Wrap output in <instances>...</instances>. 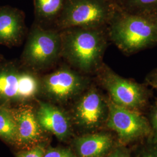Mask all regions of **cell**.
Instances as JSON below:
<instances>
[{
    "instance_id": "8fae6325",
    "label": "cell",
    "mask_w": 157,
    "mask_h": 157,
    "mask_svg": "<svg viewBox=\"0 0 157 157\" xmlns=\"http://www.w3.org/2000/svg\"><path fill=\"white\" fill-rule=\"evenodd\" d=\"M36 115L43 131L54 135L58 139L63 140L70 135L71 122L67 114L53 104L40 101Z\"/></svg>"
},
{
    "instance_id": "ac0fdd59",
    "label": "cell",
    "mask_w": 157,
    "mask_h": 157,
    "mask_svg": "<svg viewBox=\"0 0 157 157\" xmlns=\"http://www.w3.org/2000/svg\"><path fill=\"white\" fill-rule=\"evenodd\" d=\"M44 151V147L39 144L18 152L16 154V157H43Z\"/></svg>"
},
{
    "instance_id": "cb8c5ba5",
    "label": "cell",
    "mask_w": 157,
    "mask_h": 157,
    "mask_svg": "<svg viewBox=\"0 0 157 157\" xmlns=\"http://www.w3.org/2000/svg\"><path fill=\"white\" fill-rule=\"evenodd\" d=\"M108 1H109L110 2H111L112 4L116 5V6H119L120 5L122 4V2L124 1V0H107Z\"/></svg>"
},
{
    "instance_id": "30bf717a",
    "label": "cell",
    "mask_w": 157,
    "mask_h": 157,
    "mask_svg": "<svg viewBox=\"0 0 157 157\" xmlns=\"http://www.w3.org/2000/svg\"><path fill=\"white\" fill-rule=\"evenodd\" d=\"M11 110L17 126L14 144L23 150L40 144L44 131L37 121L36 110L26 103Z\"/></svg>"
},
{
    "instance_id": "7a4b0ae2",
    "label": "cell",
    "mask_w": 157,
    "mask_h": 157,
    "mask_svg": "<svg viewBox=\"0 0 157 157\" xmlns=\"http://www.w3.org/2000/svg\"><path fill=\"white\" fill-rule=\"evenodd\" d=\"M109 41L130 55L157 44V23L146 15L123 11L118 6L107 27Z\"/></svg>"
},
{
    "instance_id": "603a6c76",
    "label": "cell",
    "mask_w": 157,
    "mask_h": 157,
    "mask_svg": "<svg viewBox=\"0 0 157 157\" xmlns=\"http://www.w3.org/2000/svg\"><path fill=\"white\" fill-rule=\"evenodd\" d=\"M146 15L150 17L153 21H154L157 23V10L154 11L148 14H147Z\"/></svg>"
},
{
    "instance_id": "52a82bcc",
    "label": "cell",
    "mask_w": 157,
    "mask_h": 157,
    "mask_svg": "<svg viewBox=\"0 0 157 157\" xmlns=\"http://www.w3.org/2000/svg\"><path fill=\"white\" fill-rule=\"evenodd\" d=\"M37 73L25 67L6 68L0 71V99L25 104L40 92Z\"/></svg>"
},
{
    "instance_id": "5b68a950",
    "label": "cell",
    "mask_w": 157,
    "mask_h": 157,
    "mask_svg": "<svg viewBox=\"0 0 157 157\" xmlns=\"http://www.w3.org/2000/svg\"><path fill=\"white\" fill-rule=\"evenodd\" d=\"M95 75L115 104L139 112L146 107L148 94L144 85L124 78L104 63Z\"/></svg>"
},
{
    "instance_id": "9c48e42d",
    "label": "cell",
    "mask_w": 157,
    "mask_h": 157,
    "mask_svg": "<svg viewBox=\"0 0 157 157\" xmlns=\"http://www.w3.org/2000/svg\"><path fill=\"white\" fill-rule=\"evenodd\" d=\"M108 115V98L91 84L76 98L73 105V119L84 129L91 130L100 127L107 121Z\"/></svg>"
},
{
    "instance_id": "e0dca14e",
    "label": "cell",
    "mask_w": 157,
    "mask_h": 157,
    "mask_svg": "<svg viewBox=\"0 0 157 157\" xmlns=\"http://www.w3.org/2000/svg\"><path fill=\"white\" fill-rule=\"evenodd\" d=\"M43 157H78L67 148H50L45 150Z\"/></svg>"
},
{
    "instance_id": "8992f818",
    "label": "cell",
    "mask_w": 157,
    "mask_h": 157,
    "mask_svg": "<svg viewBox=\"0 0 157 157\" xmlns=\"http://www.w3.org/2000/svg\"><path fill=\"white\" fill-rule=\"evenodd\" d=\"M90 83L89 76L63 66L40 78V92L51 101L63 104L76 98Z\"/></svg>"
},
{
    "instance_id": "7402d4cb",
    "label": "cell",
    "mask_w": 157,
    "mask_h": 157,
    "mask_svg": "<svg viewBox=\"0 0 157 157\" xmlns=\"http://www.w3.org/2000/svg\"><path fill=\"white\" fill-rule=\"evenodd\" d=\"M142 157H157V149L146 152Z\"/></svg>"
},
{
    "instance_id": "3957f363",
    "label": "cell",
    "mask_w": 157,
    "mask_h": 157,
    "mask_svg": "<svg viewBox=\"0 0 157 157\" xmlns=\"http://www.w3.org/2000/svg\"><path fill=\"white\" fill-rule=\"evenodd\" d=\"M118 8L107 0H65L54 23L58 30L71 28H105Z\"/></svg>"
},
{
    "instance_id": "2e32d148",
    "label": "cell",
    "mask_w": 157,
    "mask_h": 157,
    "mask_svg": "<svg viewBox=\"0 0 157 157\" xmlns=\"http://www.w3.org/2000/svg\"><path fill=\"white\" fill-rule=\"evenodd\" d=\"M132 13L147 15L157 10V0H124L119 6Z\"/></svg>"
},
{
    "instance_id": "6da1fadb",
    "label": "cell",
    "mask_w": 157,
    "mask_h": 157,
    "mask_svg": "<svg viewBox=\"0 0 157 157\" xmlns=\"http://www.w3.org/2000/svg\"><path fill=\"white\" fill-rule=\"evenodd\" d=\"M60 32L61 58L69 67L89 76L101 67L109 41L107 28H71Z\"/></svg>"
},
{
    "instance_id": "7c38bea8",
    "label": "cell",
    "mask_w": 157,
    "mask_h": 157,
    "mask_svg": "<svg viewBox=\"0 0 157 157\" xmlns=\"http://www.w3.org/2000/svg\"><path fill=\"white\" fill-rule=\"evenodd\" d=\"M25 30L22 12L8 8L0 10V43H18L22 39Z\"/></svg>"
},
{
    "instance_id": "ba28073f",
    "label": "cell",
    "mask_w": 157,
    "mask_h": 157,
    "mask_svg": "<svg viewBox=\"0 0 157 157\" xmlns=\"http://www.w3.org/2000/svg\"><path fill=\"white\" fill-rule=\"evenodd\" d=\"M106 124L123 144L146 137L152 132L151 126L140 112L118 105L109 98Z\"/></svg>"
},
{
    "instance_id": "9a60e30c",
    "label": "cell",
    "mask_w": 157,
    "mask_h": 157,
    "mask_svg": "<svg viewBox=\"0 0 157 157\" xmlns=\"http://www.w3.org/2000/svg\"><path fill=\"white\" fill-rule=\"evenodd\" d=\"M16 135L17 126L11 109L0 107V138L14 144Z\"/></svg>"
},
{
    "instance_id": "5bb4252c",
    "label": "cell",
    "mask_w": 157,
    "mask_h": 157,
    "mask_svg": "<svg viewBox=\"0 0 157 157\" xmlns=\"http://www.w3.org/2000/svg\"><path fill=\"white\" fill-rule=\"evenodd\" d=\"M65 0H33L37 23H55L60 15Z\"/></svg>"
},
{
    "instance_id": "277c9868",
    "label": "cell",
    "mask_w": 157,
    "mask_h": 157,
    "mask_svg": "<svg viewBox=\"0 0 157 157\" xmlns=\"http://www.w3.org/2000/svg\"><path fill=\"white\" fill-rule=\"evenodd\" d=\"M61 56L60 32L36 23L29 33L23 51V67L37 73L52 66Z\"/></svg>"
},
{
    "instance_id": "44dd1931",
    "label": "cell",
    "mask_w": 157,
    "mask_h": 157,
    "mask_svg": "<svg viewBox=\"0 0 157 157\" xmlns=\"http://www.w3.org/2000/svg\"><path fill=\"white\" fill-rule=\"evenodd\" d=\"M151 129L155 136V140L157 141V104L151 115Z\"/></svg>"
},
{
    "instance_id": "d6986e66",
    "label": "cell",
    "mask_w": 157,
    "mask_h": 157,
    "mask_svg": "<svg viewBox=\"0 0 157 157\" xmlns=\"http://www.w3.org/2000/svg\"><path fill=\"white\" fill-rule=\"evenodd\" d=\"M105 157H130V154L127 149L119 147Z\"/></svg>"
},
{
    "instance_id": "4fadbf2b",
    "label": "cell",
    "mask_w": 157,
    "mask_h": 157,
    "mask_svg": "<svg viewBox=\"0 0 157 157\" xmlns=\"http://www.w3.org/2000/svg\"><path fill=\"white\" fill-rule=\"evenodd\" d=\"M74 145L78 157H102L111 148L113 139L106 133L85 135L78 137Z\"/></svg>"
},
{
    "instance_id": "ffe728a7",
    "label": "cell",
    "mask_w": 157,
    "mask_h": 157,
    "mask_svg": "<svg viewBox=\"0 0 157 157\" xmlns=\"http://www.w3.org/2000/svg\"><path fill=\"white\" fill-rule=\"evenodd\" d=\"M146 83L154 87L157 88V68L153 70L146 77Z\"/></svg>"
}]
</instances>
